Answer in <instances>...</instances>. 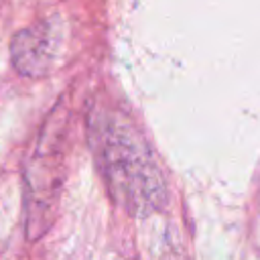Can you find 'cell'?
Instances as JSON below:
<instances>
[{
  "instance_id": "obj_1",
  "label": "cell",
  "mask_w": 260,
  "mask_h": 260,
  "mask_svg": "<svg viewBox=\"0 0 260 260\" xmlns=\"http://www.w3.org/2000/svg\"><path fill=\"white\" fill-rule=\"evenodd\" d=\"M85 136L112 199L134 213H150L167 199L165 177L142 130L120 106L93 102Z\"/></svg>"
},
{
  "instance_id": "obj_2",
  "label": "cell",
  "mask_w": 260,
  "mask_h": 260,
  "mask_svg": "<svg viewBox=\"0 0 260 260\" xmlns=\"http://www.w3.org/2000/svg\"><path fill=\"white\" fill-rule=\"evenodd\" d=\"M67 138V116H51L41 130L26 171V199H28V228L30 234L47 228L49 209L53 207L59 185L63 146Z\"/></svg>"
},
{
  "instance_id": "obj_3",
  "label": "cell",
  "mask_w": 260,
  "mask_h": 260,
  "mask_svg": "<svg viewBox=\"0 0 260 260\" xmlns=\"http://www.w3.org/2000/svg\"><path fill=\"white\" fill-rule=\"evenodd\" d=\"M57 47L59 41L53 22L41 20L18 30L12 37L10 59L14 69L22 77L39 79L51 71L57 57Z\"/></svg>"
}]
</instances>
